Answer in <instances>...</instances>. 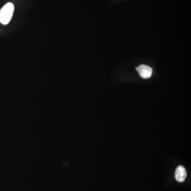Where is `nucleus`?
Segmentation results:
<instances>
[{
	"mask_svg": "<svg viewBox=\"0 0 191 191\" xmlns=\"http://www.w3.org/2000/svg\"><path fill=\"white\" fill-rule=\"evenodd\" d=\"M14 6L12 3H8L0 10V22L7 25L10 21L13 16Z\"/></svg>",
	"mask_w": 191,
	"mask_h": 191,
	"instance_id": "1",
	"label": "nucleus"
},
{
	"mask_svg": "<svg viewBox=\"0 0 191 191\" xmlns=\"http://www.w3.org/2000/svg\"><path fill=\"white\" fill-rule=\"evenodd\" d=\"M137 71L139 73L140 76L142 77L143 79H148L150 78L152 75L153 70L149 66L142 64L139 67L136 68Z\"/></svg>",
	"mask_w": 191,
	"mask_h": 191,
	"instance_id": "2",
	"label": "nucleus"
},
{
	"mask_svg": "<svg viewBox=\"0 0 191 191\" xmlns=\"http://www.w3.org/2000/svg\"><path fill=\"white\" fill-rule=\"evenodd\" d=\"M175 178L178 182H183L185 180L187 173L185 168L183 166H179L175 171Z\"/></svg>",
	"mask_w": 191,
	"mask_h": 191,
	"instance_id": "3",
	"label": "nucleus"
}]
</instances>
